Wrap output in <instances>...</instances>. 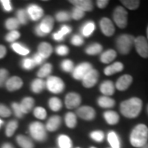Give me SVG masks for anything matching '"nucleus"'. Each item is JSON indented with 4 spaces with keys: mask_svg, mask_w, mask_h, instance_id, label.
<instances>
[{
    "mask_svg": "<svg viewBox=\"0 0 148 148\" xmlns=\"http://www.w3.org/2000/svg\"><path fill=\"white\" fill-rule=\"evenodd\" d=\"M142 108H143V101L138 97H132L128 100L123 101L119 106L122 114L128 119L137 118L141 113Z\"/></svg>",
    "mask_w": 148,
    "mask_h": 148,
    "instance_id": "1",
    "label": "nucleus"
},
{
    "mask_svg": "<svg viewBox=\"0 0 148 148\" xmlns=\"http://www.w3.org/2000/svg\"><path fill=\"white\" fill-rule=\"evenodd\" d=\"M129 140L134 147L142 148L147 143L148 127L143 123L138 124L132 130Z\"/></svg>",
    "mask_w": 148,
    "mask_h": 148,
    "instance_id": "2",
    "label": "nucleus"
},
{
    "mask_svg": "<svg viewBox=\"0 0 148 148\" xmlns=\"http://www.w3.org/2000/svg\"><path fill=\"white\" fill-rule=\"evenodd\" d=\"M134 41H135V38L132 35H127V34L121 35L116 40L117 49L121 54L126 55L130 53L134 45Z\"/></svg>",
    "mask_w": 148,
    "mask_h": 148,
    "instance_id": "3",
    "label": "nucleus"
},
{
    "mask_svg": "<svg viewBox=\"0 0 148 148\" xmlns=\"http://www.w3.org/2000/svg\"><path fill=\"white\" fill-rule=\"evenodd\" d=\"M29 132L33 139L43 143L47 139V132L45 125L40 122H32L29 125Z\"/></svg>",
    "mask_w": 148,
    "mask_h": 148,
    "instance_id": "4",
    "label": "nucleus"
},
{
    "mask_svg": "<svg viewBox=\"0 0 148 148\" xmlns=\"http://www.w3.org/2000/svg\"><path fill=\"white\" fill-rule=\"evenodd\" d=\"M54 24V19L51 16H46L43 18L41 22L35 28V33L39 37L45 36L52 31Z\"/></svg>",
    "mask_w": 148,
    "mask_h": 148,
    "instance_id": "5",
    "label": "nucleus"
},
{
    "mask_svg": "<svg viewBox=\"0 0 148 148\" xmlns=\"http://www.w3.org/2000/svg\"><path fill=\"white\" fill-rule=\"evenodd\" d=\"M45 84L48 90L53 94H60L65 88L64 81L56 76H49L45 82Z\"/></svg>",
    "mask_w": 148,
    "mask_h": 148,
    "instance_id": "6",
    "label": "nucleus"
},
{
    "mask_svg": "<svg viewBox=\"0 0 148 148\" xmlns=\"http://www.w3.org/2000/svg\"><path fill=\"white\" fill-rule=\"evenodd\" d=\"M113 19L119 28H125L127 24V12L124 8L118 6L113 12Z\"/></svg>",
    "mask_w": 148,
    "mask_h": 148,
    "instance_id": "7",
    "label": "nucleus"
},
{
    "mask_svg": "<svg viewBox=\"0 0 148 148\" xmlns=\"http://www.w3.org/2000/svg\"><path fill=\"white\" fill-rule=\"evenodd\" d=\"M92 68V65L88 62H83L74 68L73 71L72 72L73 77L76 80H82L86 74L90 72Z\"/></svg>",
    "mask_w": 148,
    "mask_h": 148,
    "instance_id": "8",
    "label": "nucleus"
},
{
    "mask_svg": "<svg viewBox=\"0 0 148 148\" xmlns=\"http://www.w3.org/2000/svg\"><path fill=\"white\" fill-rule=\"evenodd\" d=\"M134 45L138 53L142 58H148V40L146 37L139 36L135 38Z\"/></svg>",
    "mask_w": 148,
    "mask_h": 148,
    "instance_id": "9",
    "label": "nucleus"
},
{
    "mask_svg": "<svg viewBox=\"0 0 148 148\" xmlns=\"http://www.w3.org/2000/svg\"><path fill=\"white\" fill-rule=\"evenodd\" d=\"M99 79V72L96 69H92L88 73L86 74L83 77L82 85L86 88H90L93 87L98 82Z\"/></svg>",
    "mask_w": 148,
    "mask_h": 148,
    "instance_id": "10",
    "label": "nucleus"
},
{
    "mask_svg": "<svg viewBox=\"0 0 148 148\" xmlns=\"http://www.w3.org/2000/svg\"><path fill=\"white\" fill-rule=\"evenodd\" d=\"M77 115L82 119H84L86 121H91L95 119V111L90 106H82L77 110Z\"/></svg>",
    "mask_w": 148,
    "mask_h": 148,
    "instance_id": "11",
    "label": "nucleus"
},
{
    "mask_svg": "<svg viewBox=\"0 0 148 148\" xmlns=\"http://www.w3.org/2000/svg\"><path fill=\"white\" fill-rule=\"evenodd\" d=\"M82 103L81 95L75 92H70L65 97V106L67 109L73 110L75 108H77Z\"/></svg>",
    "mask_w": 148,
    "mask_h": 148,
    "instance_id": "12",
    "label": "nucleus"
},
{
    "mask_svg": "<svg viewBox=\"0 0 148 148\" xmlns=\"http://www.w3.org/2000/svg\"><path fill=\"white\" fill-rule=\"evenodd\" d=\"M100 27H101V32L106 36H112L115 32L114 23L108 17H103L100 21Z\"/></svg>",
    "mask_w": 148,
    "mask_h": 148,
    "instance_id": "13",
    "label": "nucleus"
},
{
    "mask_svg": "<svg viewBox=\"0 0 148 148\" xmlns=\"http://www.w3.org/2000/svg\"><path fill=\"white\" fill-rule=\"evenodd\" d=\"M27 12L29 17L32 19V21H36L40 20L44 15V10L36 4H30L27 7Z\"/></svg>",
    "mask_w": 148,
    "mask_h": 148,
    "instance_id": "14",
    "label": "nucleus"
},
{
    "mask_svg": "<svg viewBox=\"0 0 148 148\" xmlns=\"http://www.w3.org/2000/svg\"><path fill=\"white\" fill-rule=\"evenodd\" d=\"M132 82V77L131 75L125 74L121 76L119 79L117 80L115 87L117 90L123 91V90H126L131 86Z\"/></svg>",
    "mask_w": 148,
    "mask_h": 148,
    "instance_id": "15",
    "label": "nucleus"
},
{
    "mask_svg": "<svg viewBox=\"0 0 148 148\" xmlns=\"http://www.w3.org/2000/svg\"><path fill=\"white\" fill-rule=\"evenodd\" d=\"M6 88L9 91H15V90H19L23 86V82L19 77H12L6 82Z\"/></svg>",
    "mask_w": 148,
    "mask_h": 148,
    "instance_id": "16",
    "label": "nucleus"
},
{
    "mask_svg": "<svg viewBox=\"0 0 148 148\" xmlns=\"http://www.w3.org/2000/svg\"><path fill=\"white\" fill-rule=\"evenodd\" d=\"M70 3L83 12H91L94 8L92 1L90 0H71Z\"/></svg>",
    "mask_w": 148,
    "mask_h": 148,
    "instance_id": "17",
    "label": "nucleus"
},
{
    "mask_svg": "<svg viewBox=\"0 0 148 148\" xmlns=\"http://www.w3.org/2000/svg\"><path fill=\"white\" fill-rule=\"evenodd\" d=\"M53 53V47L52 45L47 42H41L38 46V53L44 59H46Z\"/></svg>",
    "mask_w": 148,
    "mask_h": 148,
    "instance_id": "18",
    "label": "nucleus"
},
{
    "mask_svg": "<svg viewBox=\"0 0 148 148\" xmlns=\"http://www.w3.org/2000/svg\"><path fill=\"white\" fill-rule=\"evenodd\" d=\"M61 123H62V119H61L60 116L53 115V116L50 117L49 119L48 120L45 128L49 132H54V131L58 130L59 127L61 126Z\"/></svg>",
    "mask_w": 148,
    "mask_h": 148,
    "instance_id": "19",
    "label": "nucleus"
},
{
    "mask_svg": "<svg viewBox=\"0 0 148 148\" xmlns=\"http://www.w3.org/2000/svg\"><path fill=\"white\" fill-rule=\"evenodd\" d=\"M114 90L115 86L112 81H105L100 86V91L105 96L110 97V95H112L114 93Z\"/></svg>",
    "mask_w": 148,
    "mask_h": 148,
    "instance_id": "20",
    "label": "nucleus"
},
{
    "mask_svg": "<svg viewBox=\"0 0 148 148\" xmlns=\"http://www.w3.org/2000/svg\"><path fill=\"white\" fill-rule=\"evenodd\" d=\"M123 70V64H122L121 62H115L114 64L107 66L104 70V73L106 74V76H111L113 74L122 72Z\"/></svg>",
    "mask_w": 148,
    "mask_h": 148,
    "instance_id": "21",
    "label": "nucleus"
},
{
    "mask_svg": "<svg viewBox=\"0 0 148 148\" xmlns=\"http://www.w3.org/2000/svg\"><path fill=\"white\" fill-rule=\"evenodd\" d=\"M116 57V51L114 49H108V50H106V51L101 53L100 60H101V63H103V64H110L112 61H114Z\"/></svg>",
    "mask_w": 148,
    "mask_h": 148,
    "instance_id": "22",
    "label": "nucleus"
},
{
    "mask_svg": "<svg viewBox=\"0 0 148 148\" xmlns=\"http://www.w3.org/2000/svg\"><path fill=\"white\" fill-rule=\"evenodd\" d=\"M72 32V28L68 25H63L60 27L58 32H55L53 34V39L56 41H62L64 40V36Z\"/></svg>",
    "mask_w": 148,
    "mask_h": 148,
    "instance_id": "23",
    "label": "nucleus"
},
{
    "mask_svg": "<svg viewBox=\"0 0 148 148\" xmlns=\"http://www.w3.org/2000/svg\"><path fill=\"white\" fill-rule=\"evenodd\" d=\"M104 119L110 125H115L119 121V115L115 111L108 110L104 113Z\"/></svg>",
    "mask_w": 148,
    "mask_h": 148,
    "instance_id": "24",
    "label": "nucleus"
},
{
    "mask_svg": "<svg viewBox=\"0 0 148 148\" xmlns=\"http://www.w3.org/2000/svg\"><path fill=\"white\" fill-rule=\"evenodd\" d=\"M98 106L101 108H105V109H110L113 108L115 105V101L114 99H112L109 96H105V95H101L98 98L97 100Z\"/></svg>",
    "mask_w": 148,
    "mask_h": 148,
    "instance_id": "25",
    "label": "nucleus"
},
{
    "mask_svg": "<svg viewBox=\"0 0 148 148\" xmlns=\"http://www.w3.org/2000/svg\"><path fill=\"white\" fill-rule=\"evenodd\" d=\"M35 105V100L32 97H25L20 104V107L23 114H27L32 110Z\"/></svg>",
    "mask_w": 148,
    "mask_h": 148,
    "instance_id": "26",
    "label": "nucleus"
},
{
    "mask_svg": "<svg viewBox=\"0 0 148 148\" xmlns=\"http://www.w3.org/2000/svg\"><path fill=\"white\" fill-rule=\"evenodd\" d=\"M45 87H46L45 82L43 79H40V78L35 79L31 84V89H32V92H34L36 94L40 93L42 90H44Z\"/></svg>",
    "mask_w": 148,
    "mask_h": 148,
    "instance_id": "27",
    "label": "nucleus"
},
{
    "mask_svg": "<svg viewBox=\"0 0 148 148\" xmlns=\"http://www.w3.org/2000/svg\"><path fill=\"white\" fill-rule=\"evenodd\" d=\"M57 143L59 148H72L73 147V142L69 136L65 134L59 135L57 138Z\"/></svg>",
    "mask_w": 148,
    "mask_h": 148,
    "instance_id": "28",
    "label": "nucleus"
},
{
    "mask_svg": "<svg viewBox=\"0 0 148 148\" xmlns=\"http://www.w3.org/2000/svg\"><path fill=\"white\" fill-rule=\"evenodd\" d=\"M16 142L21 148H34V143L32 139H30L27 136L21 134L18 135L16 137Z\"/></svg>",
    "mask_w": 148,
    "mask_h": 148,
    "instance_id": "29",
    "label": "nucleus"
},
{
    "mask_svg": "<svg viewBox=\"0 0 148 148\" xmlns=\"http://www.w3.org/2000/svg\"><path fill=\"white\" fill-rule=\"evenodd\" d=\"M95 29V25L93 21H87L81 28V33L85 37H89L92 35Z\"/></svg>",
    "mask_w": 148,
    "mask_h": 148,
    "instance_id": "30",
    "label": "nucleus"
},
{
    "mask_svg": "<svg viewBox=\"0 0 148 148\" xmlns=\"http://www.w3.org/2000/svg\"><path fill=\"white\" fill-rule=\"evenodd\" d=\"M107 140L110 145L111 148H120V140L116 132L110 131L107 135Z\"/></svg>",
    "mask_w": 148,
    "mask_h": 148,
    "instance_id": "31",
    "label": "nucleus"
},
{
    "mask_svg": "<svg viewBox=\"0 0 148 148\" xmlns=\"http://www.w3.org/2000/svg\"><path fill=\"white\" fill-rule=\"evenodd\" d=\"M103 46L99 43H92L89 46L86 48V53L88 55H96L102 52Z\"/></svg>",
    "mask_w": 148,
    "mask_h": 148,
    "instance_id": "32",
    "label": "nucleus"
},
{
    "mask_svg": "<svg viewBox=\"0 0 148 148\" xmlns=\"http://www.w3.org/2000/svg\"><path fill=\"white\" fill-rule=\"evenodd\" d=\"M64 120H65V123H66L67 127H69V128H74L77 124V115L73 112L67 113L65 115V118H64Z\"/></svg>",
    "mask_w": 148,
    "mask_h": 148,
    "instance_id": "33",
    "label": "nucleus"
},
{
    "mask_svg": "<svg viewBox=\"0 0 148 148\" xmlns=\"http://www.w3.org/2000/svg\"><path fill=\"white\" fill-rule=\"evenodd\" d=\"M52 69H53V67H52L51 64H49V63L45 64L37 73L38 77L40 78V79H42L44 77H46L52 73Z\"/></svg>",
    "mask_w": 148,
    "mask_h": 148,
    "instance_id": "34",
    "label": "nucleus"
},
{
    "mask_svg": "<svg viewBox=\"0 0 148 148\" xmlns=\"http://www.w3.org/2000/svg\"><path fill=\"white\" fill-rule=\"evenodd\" d=\"M49 109L53 112H57L61 110L63 104L60 99H58V97H52L49 100Z\"/></svg>",
    "mask_w": 148,
    "mask_h": 148,
    "instance_id": "35",
    "label": "nucleus"
},
{
    "mask_svg": "<svg viewBox=\"0 0 148 148\" xmlns=\"http://www.w3.org/2000/svg\"><path fill=\"white\" fill-rule=\"evenodd\" d=\"M12 49L14 52H16L18 54H21V55H27L30 53V49L20 43H12Z\"/></svg>",
    "mask_w": 148,
    "mask_h": 148,
    "instance_id": "36",
    "label": "nucleus"
},
{
    "mask_svg": "<svg viewBox=\"0 0 148 148\" xmlns=\"http://www.w3.org/2000/svg\"><path fill=\"white\" fill-rule=\"evenodd\" d=\"M17 127H18V122L16 121V120H12V121L9 122L7 124L5 130L7 137H8V138L12 137L14 134V132H16Z\"/></svg>",
    "mask_w": 148,
    "mask_h": 148,
    "instance_id": "37",
    "label": "nucleus"
},
{
    "mask_svg": "<svg viewBox=\"0 0 148 148\" xmlns=\"http://www.w3.org/2000/svg\"><path fill=\"white\" fill-rule=\"evenodd\" d=\"M16 19L21 25H27L28 20H29V16L27 14V10L19 9L16 12Z\"/></svg>",
    "mask_w": 148,
    "mask_h": 148,
    "instance_id": "38",
    "label": "nucleus"
},
{
    "mask_svg": "<svg viewBox=\"0 0 148 148\" xmlns=\"http://www.w3.org/2000/svg\"><path fill=\"white\" fill-rule=\"evenodd\" d=\"M19 27H20V23L17 21L16 18L11 17V18L7 19V21H5V27L8 30H9L10 32L16 31V29Z\"/></svg>",
    "mask_w": 148,
    "mask_h": 148,
    "instance_id": "39",
    "label": "nucleus"
},
{
    "mask_svg": "<svg viewBox=\"0 0 148 148\" xmlns=\"http://www.w3.org/2000/svg\"><path fill=\"white\" fill-rule=\"evenodd\" d=\"M60 67H61V69L65 73H71L73 71L74 64L70 59H64L61 62Z\"/></svg>",
    "mask_w": 148,
    "mask_h": 148,
    "instance_id": "40",
    "label": "nucleus"
},
{
    "mask_svg": "<svg viewBox=\"0 0 148 148\" xmlns=\"http://www.w3.org/2000/svg\"><path fill=\"white\" fill-rule=\"evenodd\" d=\"M34 116L36 117V119H40V120H44L46 119L47 117V112L46 110L43 108V107H36L34 109Z\"/></svg>",
    "mask_w": 148,
    "mask_h": 148,
    "instance_id": "41",
    "label": "nucleus"
},
{
    "mask_svg": "<svg viewBox=\"0 0 148 148\" xmlns=\"http://www.w3.org/2000/svg\"><path fill=\"white\" fill-rule=\"evenodd\" d=\"M121 3L130 10H135L140 5V1L138 0H123Z\"/></svg>",
    "mask_w": 148,
    "mask_h": 148,
    "instance_id": "42",
    "label": "nucleus"
},
{
    "mask_svg": "<svg viewBox=\"0 0 148 148\" xmlns=\"http://www.w3.org/2000/svg\"><path fill=\"white\" fill-rule=\"evenodd\" d=\"M90 137L96 143H101L105 138V133L101 130H95L90 133Z\"/></svg>",
    "mask_w": 148,
    "mask_h": 148,
    "instance_id": "43",
    "label": "nucleus"
},
{
    "mask_svg": "<svg viewBox=\"0 0 148 148\" xmlns=\"http://www.w3.org/2000/svg\"><path fill=\"white\" fill-rule=\"evenodd\" d=\"M36 65L32 58H25L21 61V67L25 70H32Z\"/></svg>",
    "mask_w": 148,
    "mask_h": 148,
    "instance_id": "44",
    "label": "nucleus"
},
{
    "mask_svg": "<svg viewBox=\"0 0 148 148\" xmlns=\"http://www.w3.org/2000/svg\"><path fill=\"white\" fill-rule=\"evenodd\" d=\"M21 36V34L18 31H12L9 32L5 36V40L8 42L13 43L16 41L17 39H19Z\"/></svg>",
    "mask_w": 148,
    "mask_h": 148,
    "instance_id": "45",
    "label": "nucleus"
},
{
    "mask_svg": "<svg viewBox=\"0 0 148 148\" xmlns=\"http://www.w3.org/2000/svg\"><path fill=\"white\" fill-rule=\"evenodd\" d=\"M71 19V15L66 11H60L56 14V20L59 22L69 21Z\"/></svg>",
    "mask_w": 148,
    "mask_h": 148,
    "instance_id": "46",
    "label": "nucleus"
},
{
    "mask_svg": "<svg viewBox=\"0 0 148 148\" xmlns=\"http://www.w3.org/2000/svg\"><path fill=\"white\" fill-rule=\"evenodd\" d=\"M9 73L5 69H0V87L3 86L8 80Z\"/></svg>",
    "mask_w": 148,
    "mask_h": 148,
    "instance_id": "47",
    "label": "nucleus"
},
{
    "mask_svg": "<svg viewBox=\"0 0 148 148\" xmlns=\"http://www.w3.org/2000/svg\"><path fill=\"white\" fill-rule=\"evenodd\" d=\"M85 16V12L82 11L77 8H75L72 11V13H71V17L74 19V20H81L83 16Z\"/></svg>",
    "mask_w": 148,
    "mask_h": 148,
    "instance_id": "48",
    "label": "nucleus"
},
{
    "mask_svg": "<svg viewBox=\"0 0 148 148\" xmlns=\"http://www.w3.org/2000/svg\"><path fill=\"white\" fill-rule=\"evenodd\" d=\"M55 53H57L59 56H65L69 53V49L66 45H60L56 47L55 49Z\"/></svg>",
    "mask_w": 148,
    "mask_h": 148,
    "instance_id": "49",
    "label": "nucleus"
},
{
    "mask_svg": "<svg viewBox=\"0 0 148 148\" xmlns=\"http://www.w3.org/2000/svg\"><path fill=\"white\" fill-rule=\"evenodd\" d=\"M71 43L74 46H81L84 44V40L80 35H74L71 39Z\"/></svg>",
    "mask_w": 148,
    "mask_h": 148,
    "instance_id": "50",
    "label": "nucleus"
},
{
    "mask_svg": "<svg viewBox=\"0 0 148 148\" xmlns=\"http://www.w3.org/2000/svg\"><path fill=\"white\" fill-rule=\"evenodd\" d=\"M12 109L13 110V112H14L15 115H16L17 118L21 119V118L23 117V113H22V111H21V110L20 104H18V103H16V102L12 103Z\"/></svg>",
    "mask_w": 148,
    "mask_h": 148,
    "instance_id": "51",
    "label": "nucleus"
},
{
    "mask_svg": "<svg viewBox=\"0 0 148 148\" xmlns=\"http://www.w3.org/2000/svg\"><path fill=\"white\" fill-rule=\"evenodd\" d=\"M12 114L10 109L8 107H7L4 105L0 104V116L3 117V118H8Z\"/></svg>",
    "mask_w": 148,
    "mask_h": 148,
    "instance_id": "52",
    "label": "nucleus"
},
{
    "mask_svg": "<svg viewBox=\"0 0 148 148\" xmlns=\"http://www.w3.org/2000/svg\"><path fill=\"white\" fill-rule=\"evenodd\" d=\"M0 3H1V4H2L3 8V9L6 12H12V7L11 1H9V0H1Z\"/></svg>",
    "mask_w": 148,
    "mask_h": 148,
    "instance_id": "53",
    "label": "nucleus"
},
{
    "mask_svg": "<svg viewBox=\"0 0 148 148\" xmlns=\"http://www.w3.org/2000/svg\"><path fill=\"white\" fill-rule=\"evenodd\" d=\"M32 59L34 60L36 65H40V64H42L43 63H44V61H45V59H44V58H43L38 53H35V54L33 55Z\"/></svg>",
    "mask_w": 148,
    "mask_h": 148,
    "instance_id": "54",
    "label": "nucleus"
},
{
    "mask_svg": "<svg viewBox=\"0 0 148 148\" xmlns=\"http://www.w3.org/2000/svg\"><path fill=\"white\" fill-rule=\"evenodd\" d=\"M109 1L108 0H98L96 1V5L99 8H105L108 5Z\"/></svg>",
    "mask_w": 148,
    "mask_h": 148,
    "instance_id": "55",
    "label": "nucleus"
},
{
    "mask_svg": "<svg viewBox=\"0 0 148 148\" xmlns=\"http://www.w3.org/2000/svg\"><path fill=\"white\" fill-rule=\"evenodd\" d=\"M7 53V49L4 45H0V59L3 58H4Z\"/></svg>",
    "mask_w": 148,
    "mask_h": 148,
    "instance_id": "56",
    "label": "nucleus"
},
{
    "mask_svg": "<svg viewBox=\"0 0 148 148\" xmlns=\"http://www.w3.org/2000/svg\"><path fill=\"white\" fill-rule=\"evenodd\" d=\"M2 148H14L13 147V146L10 144V143H4L3 146H2Z\"/></svg>",
    "mask_w": 148,
    "mask_h": 148,
    "instance_id": "57",
    "label": "nucleus"
},
{
    "mask_svg": "<svg viewBox=\"0 0 148 148\" xmlns=\"http://www.w3.org/2000/svg\"><path fill=\"white\" fill-rule=\"evenodd\" d=\"M3 120H2V119H0V127H1L2 125H3Z\"/></svg>",
    "mask_w": 148,
    "mask_h": 148,
    "instance_id": "58",
    "label": "nucleus"
},
{
    "mask_svg": "<svg viewBox=\"0 0 148 148\" xmlns=\"http://www.w3.org/2000/svg\"><path fill=\"white\" fill-rule=\"evenodd\" d=\"M142 148H148V143H147V144H146L145 146H143Z\"/></svg>",
    "mask_w": 148,
    "mask_h": 148,
    "instance_id": "59",
    "label": "nucleus"
},
{
    "mask_svg": "<svg viewBox=\"0 0 148 148\" xmlns=\"http://www.w3.org/2000/svg\"><path fill=\"white\" fill-rule=\"evenodd\" d=\"M147 39H148V27H147Z\"/></svg>",
    "mask_w": 148,
    "mask_h": 148,
    "instance_id": "60",
    "label": "nucleus"
},
{
    "mask_svg": "<svg viewBox=\"0 0 148 148\" xmlns=\"http://www.w3.org/2000/svg\"><path fill=\"white\" fill-rule=\"evenodd\" d=\"M90 148H96V147H91Z\"/></svg>",
    "mask_w": 148,
    "mask_h": 148,
    "instance_id": "61",
    "label": "nucleus"
},
{
    "mask_svg": "<svg viewBox=\"0 0 148 148\" xmlns=\"http://www.w3.org/2000/svg\"><path fill=\"white\" fill-rule=\"evenodd\" d=\"M147 113H148V106H147Z\"/></svg>",
    "mask_w": 148,
    "mask_h": 148,
    "instance_id": "62",
    "label": "nucleus"
},
{
    "mask_svg": "<svg viewBox=\"0 0 148 148\" xmlns=\"http://www.w3.org/2000/svg\"><path fill=\"white\" fill-rule=\"evenodd\" d=\"M77 148H81V147H77Z\"/></svg>",
    "mask_w": 148,
    "mask_h": 148,
    "instance_id": "63",
    "label": "nucleus"
},
{
    "mask_svg": "<svg viewBox=\"0 0 148 148\" xmlns=\"http://www.w3.org/2000/svg\"><path fill=\"white\" fill-rule=\"evenodd\" d=\"M110 148H111V147H110Z\"/></svg>",
    "mask_w": 148,
    "mask_h": 148,
    "instance_id": "64",
    "label": "nucleus"
}]
</instances>
